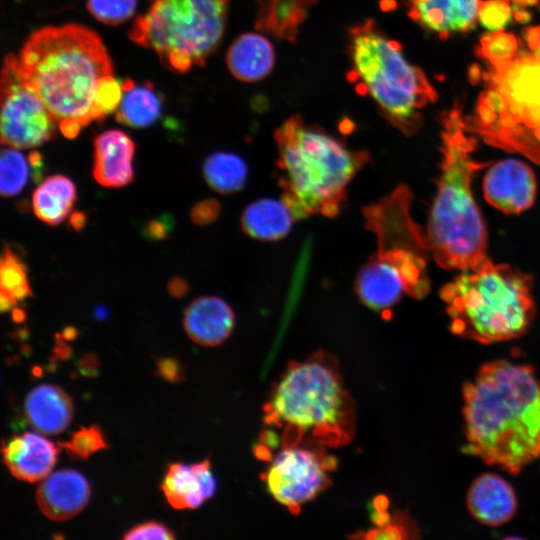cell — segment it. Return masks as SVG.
Masks as SVG:
<instances>
[{
    "label": "cell",
    "mask_w": 540,
    "mask_h": 540,
    "mask_svg": "<svg viewBox=\"0 0 540 540\" xmlns=\"http://www.w3.org/2000/svg\"><path fill=\"white\" fill-rule=\"evenodd\" d=\"M57 125L7 55L1 73V143L18 149L38 147L53 138Z\"/></svg>",
    "instance_id": "11"
},
{
    "label": "cell",
    "mask_w": 540,
    "mask_h": 540,
    "mask_svg": "<svg viewBox=\"0 0 540 540\" xmlns=\"http://www.w3.org/2000/svg\"><path fill=\"white\" fill-rule=\"evenodd\" d=\"M486 201L506 214L528 209L534 202L536 181L532 169L516 159L497 162L483 181Z\"/></svg>",
    "instance_id": "12"
},
{
    "label": "cell",
    "mask_w": 540,
    "mask_h": 540,
    "mask_svg": "<svg viewBox=\"0 0 540 540\" xmlns=\"http://www.w3.org/2000/svg\"><path fill=\"white\" fill-rule=\"evenodd\" d=\"M348 52V78L357 91L374 100L402 132H415L419 110L436 99V92L424 73L407 61L400 44L367 20L350 30Z\"/></svg>",
    "instance_id": "7"
},
{
    "label": "cell",
    "mask_w": 540,
    "mask_h": 540,
    "mask_svg": "<svg viewBox=\"0 0 540 540\" xmlns=\"http://www.w3.org/2000/svg\"><path fill=\"white\" fill-rule=\"evenodd\" d=\"M465 451L510 473L540 457V381L526 365L498 360L464 387Z\"/></svg>",
    "instance_id": "2"
},
{
    "label": "cell",
    "mask_w": 540,
    "mask_h": 540,
    "mask_svg": "<svg viewBox=\"0 0 540 540\" xmlns=\"http://www.w3.org/2000/svg\"><path fill=\"white\" fill-rule=\"evenodd\" d=\"M85 223L86 217L81 212H75L70 217L69 224L76 231L81 230L85 226Z\"/></svg>",
    "instance_id": "43"
},
{
    "label": "cell",
    "mask_w": 540,
    "mask_h": 540,
    "mask_svg": "<svg viewBox=\"0 0 540 540\" xmlns=\"http://www.w3.org/2000/svg\"><path fill=\"white\" fill-rule=\"evenodd\" d=\"M232 75L243 82H256L270 74L275 63L272 43L258 33H245L231 44L226 55Z\"/></svg>",
    "instance_id": "21"
},
{
    "label": "cell",
    "mask_w": 540,
    "mask_h": 540,
    "mask_svg": "<svg viewBox=\"0 0 540 540\" xmlns=\"http://www.w3.org/2000/svg\"><path fill=\"white\" fill-rule=\"evenodd\" d=\"M216 480L208 459L184 465L173 463L169 466L161 489L175 509H195L215 492Z\"/></svg>",
    "instance_id": "18"
},
{
    "label": "cell",
    "mask_w": 540,
    "mask_h": 540,
    "mask_svg": "<svg viewBox=\"0 0 540 540\" xmlns=\"http://www.w3.org/2000/svg\"><path fill=\"white\" fill-rule=\"evenodd\" d=\"M335 467L336 459L326 453L323 445L303 443L282 447L271 459L263 479L274 500L297 514L328 488L329 472Z\"/></svg>",
    "instance_id": "10"
},
{
    "label": "cell",
    "mask_w": 540,
    "mask_h": 540,
    "mask_svg": "<svg viewBox=\"0 0 540 540\" xmlns=\"http://www.w3.org/2000/svg\"><path fill=\"white\" fill-rule=\"evenodd\" d=\"M513 18V7L510 5V0H487L480 4L479 23L491 32L503 30L512 22Z\"/></svg>",
    "instance_id": "33"
},
{
    "label": "cell",
    "mask_w": 540,
    "mask_h": 540,
    "mask_svg": "<svg viewBox=\"0 0 540 540\" xmlns=\"http://www.w3.org/2000/svg\"><path fill=\"white\" fill-rule=\"evenodd\" d=\"M203 174L213 190L231 194L245 185L248 168L240 156L230 152H216L205 160Z\"/></svg>",
    "instance_id": "27"
},
{
    "label": "cell",
    "mask_w": 540,
    "mask_h": 540,
    "mask_svg": "<svg viewBox=\"0 0 540 540\" xmlns=\"http://www.w3.org/2000/svg\"><path fill=\"white\" fill-rule=\"evenodd\" d=\"M408 15L441 37L475 28L481 0H407Z\"/></svg>",
    "instance_id": "16"
},
{
    "label": "cell",
    "mask_w": 540,
    "mask_h": 540,
    "mask_svg": "<svg viewBox=\"0 0 540 540\" xmlns=\"http://www.w3.org/2000/svg\"><path fill=\"white\" fill-rule=\"evenodd\" d=\"M0 308L5 312L32 296L27 267L20 255L5 245L0 261Z\"/></svg>",
    "instance_id": "28"
},
{
    "label": "cell",
    "mask_w": 540,
    "mask_h": 540,
    "mask_svg": "<svg viewBox=\"0 0 540 540\" xmlns=\"http://www.w3.org/2000/svg\"><path fill=\"white\" fill-rule=\"evenodd\" d=\"M513 4L518 6H528V5H535L538 0H511Z\"/></svg>",
    "instance_id": "48"
},
{
    "label": "cell",
    "mask_w": 540,
    "mask_h": 540,
    "mask_svg": "<svg viewBox=\"0 0 540 540\" xmlns=\"http://www.w3.org/2000/svg\"><path fill=\"white\" fill-rule=\"evenodd\" d=\"M183 324L191 340L213 347L223 343L232 333L235 315L232 308L217 296H202L191 302Z\"/></svg>",
    "instance_id": "17"
},
{
    "label": "cell",
    "mask_w": 540,
    "mask_h": 540,
    "mask_svg": "<svg viewBox=\"0 0 540 540\" xmlns=\"http://www.w3.org/2000/svg\"><path fill=\"white\" fill-rule=\"evenodd\" d=\"M122 87L123 95L115 111L117 121L133 128L153 124L161 112V99L152 84L136 85L126 79Z\"/></svg>",
    "instance_id": "26"
},
{
    "label": "cell",
    "mask_w": 540,
    "mask_h": 540,
    "mask_svg": "<svg viewBox=\"0 0 540 540\" xmlns=\"http://www.w3.org/2000/svg\"><path fill=\"white\" fill-rule=\"evenodd\" d=\"M157 374L169 382H179L183 379L180 363L171 357L160 358L158 360Z\"/></svg>",
    "instance_id": "37"
},
{
    "label": "cell",
    "mask_w": 540,
    "mask_h": 540,
    "mask_svg": "<svg viewBox=\"0 0 540 540\" xmlns=\"http://www.w3.org/2000/svg\"><path fill=\"white\" fill-rule=\"evenodd\" d=\"M25 417L36 431L53 435L69 425L73 404L70 396L60 387L42 384L29 392L24 403Z\"/></svg>",
    "instance_id": "20"
},
{
    "label": "cell",
    "mask_w": 540,
    "mask_h": 540,
    "mask_svg": "<svg viewBox=\"0 0 540 540\" xmlns=\"http://www.w3.org/2000/svg\"><path fill=\"white\" fill-rule=\"evenodd\" d=\"M137 0H88V11L100 22L118 25L135 13Z\"/></svg>",
    "instance_id": "32"
},
{
    "label": "cell",
    "mask_w": 540,
    "mask_h": 540,
    "mask_svg": "<svg viewBox=\"0 0 540 540\" xmlns=\"http://www.w3.org/2000/svg\"><path fill=\"white\" fill-rule=\"evenodd\" d=\"M29 159L18 148L4 147L0 160V191L3 197H13L25 187L29 178Z\"/></svg>",
    "instance_id": "29"
},
{
    "label": "cell",
    "mask_w": 540,
    "mask_h": 540,
    "mask_svg": "<svg viewBox=\"0 0 540 540\" xmlns=\"http://www.w3.org/2000/svg\"><path fill=\"white\" fill-rule=\"evenodd\" d=\"M479 52L494 68H500L516 58L518 41L513 34L495 31L481 38Z\"/></svg>",
    "instance_id": "30"
},
{
    "label": "cell",
    "mask_w": 540,
    "mask_h": 540,
    "mask_svg": "<svg viewBox=\"0 0 540 540\" xmlns=\"http://www.w3.org/2000/svg\"><path fill=\"white\" fill-rule=\"evenodd\" d=\"M513 15L514 19L520 23H527L531 20L530 12L515 4L513 5Z\"/></svg>",
    "instance_id": "44"
},
{
    "label": "cell",
    "mask_w": 540,
    "mask_h": 540,
    "mask_svg": "<svg viewBox=\"0 0 540 540\" xmlns=\"http://www.w3.org/2000/svg\"><path fill=\"white\" fill-rule=\"evenodd\" d=\"M533 56H534L537 60H540V46L534 50Z\"/></svg>",
    "instance_id": "49"
},
{
    "label": "cell",
    "mask_w": 540,
    "mask_h": 540,
    "mask_svg": "<svg viewBox=\"0 0 540 540\" xmlns=\"http://www.w3.org/2000/svg\"><path fill=\"white\" fill-rule=\"evenodd\" d=\"M318 0H257L255 26L274 37L295 41L308 12Z\"/></svg>",
    "instance_id": "24"
},
{
    "label": "cell",
    "mask_w": 540,
    "mask_h": 540,
    "mask_svg": "<svg viewBox=\"0 0 540 540\" xmlns=\"http://www.w3.org/2000/svg\"><path fill=\"white\" fill-rule=\"evenodd\" d=\"M467 505L481 523L497 526L510 520L516 511V497L512 487L501 477L484 474L472 483Z\"/></svg>",
    "instance_id": "19"
},
{
    "label": "cell",
    "mask_w": 540,
    "mask_h": 540,
    "mask_svg": "<svg viewBox=\"0 0 540 540\" xmlns=\"http://www.w3.org/2000/svg\"><path fill=\"white\" fill-rule=\"evenodd\" d=\"M77 331L73 327H68L64 330L63 338L66 340H72L76 336Z\"/></svg>",
    "instance_id": "47"
},
{
    "label": "cell",
    "mask_w": 540,
    "mask_h": 540,
    "mask_svg": "<svg viewBox=\"0 0 540 540\" xmlns=\"http://www.w3.org/2000/svg\"><path fill=\"white\" fill-rule=\"evenodd\" d=\"M12 318L15 322H22L25 319V313L21 309L14 308Z\"/></svg>",
    "instance_id": "46"
},
{
    "label": "cell",
    "mask_w": 540,
    "mask_h": 540,
    "mask_svg": "<svg viewBox=\"0 0 540 540\" xmlns=\"http://www.w3.org/2000/svg\"><path fill=\"white\" fill-rule=\"evenodd\" d=\"M230 0H152L128 35L171 70L204 64L223 36Z\"/></svg>",
    "instance_id": "8"
},
{
    "label": "cell",
    "mask_w": 540,
    "mask_h": 540,
    "mask_svg": "<svg viewBox=\"0 0 540 540\" xmlns=\"http://www.w3.org/2000/svg\"><path fill=\"white\" fill-rule=\"evenodd\" d=\"M174 534L163 524L146 522L127 531L124 539H174Z\"/></svg>",
    "instance_id": "35"
},
{
    "label": "cell",
    "mask_w": 540,
    "mask_h": 540,
    "mask_svg": "<svg viewBox=\"0 0 540 540\" xmlns=\"http://www.w3.org/2000/svg\"><path fill=\"white\" fill-rule=\"evenodd\" d=\"M440 297L451 331L485 344L522 335L535 314L531 277L489 258L462 270L441 288Z\"/></svg>",
    "instance_id": "6"
},
{
    "label": "cell",
    "mask_w": 540,
    "mask_h": 540,
    "mask_svg": "<svg viewBox=\"0 0 540 540\" xmlns=\"http://www.w3.org/2000/svg\"><path fill=\"white\" fill-rule=\"evenodd\" d=\"M10 57L65 137L75 138L82 127L99 121L97 94L113 76V66L93 30L75 23L43 27L30 35L18 55Z\"/></svg>",
    "instance_id": "1"
},
{
    "label": "cell",
    "mask_w": 540,
    "mask_h": 540,
    "mask_svg": "<svg viewBox=\"0 0 540 540\" xmlns=\"http://www.w3.org/2000/svg\"><path fill=\"white\" fill-rule=\"evenodd\" d=\"M220 213L219 203L214 199H208L197 203L191 210V220L197 225H207L218 217Z\"/></svg>",
    "instance_id": "36"
},
{
    "label": "cell",
    "mask_w": 540,
    "mask_h": 540,
    "mask_svg": "<svg viewBox=\"0 0 540 540\" xmlns=\"http://www.w3.org/2000/svg\"><path fill=\"white\" fill-rule=\"evenodd\" d=\"M60 447L66 449L70 458L87 459L92 453L107 448L101 430L92 425L88 428L81 427L72 434L69 441L58 442Z\"/></svg>",
    "instance_id": "31"
},
{
    "label": "cell",
    "mask_w": 540,
    "mask_h": 540,
    "mask_svg": "<svg viewBox=\"0 0 540 540\" xmlns=\"http://www.w3.org/2000/svg\"><path fill=\"white\" fill-rule=\"evenodd\" d=\"M57 337V344L54 349V353L56 354V357L60 359H67L71 355V348L65 344L64 338L61 339L59 334L56 335Z\"/></svg>",
    "instance_id": "42"
},
{
    "label": "cell",
    "mask_w": 540,
    "mask_h": 540,
    "mask_svg": "<svg viewBox=\"0 0 540 540\" xmlns=\"http://www.w3.org/2000/svg\"><path fill=\"white\" fill-rule=\"evenodd\" d=\"M296 220L281 199L261 198L249 204L241 215V227L250 237L275 241L285 237Z\"/></svg>",
    "instance_id": "23"
},
{
    "label": "cell",
    "mask_w": 540,
    "mask_h": 540,
    "mask_svg": "<svg viewBox=\"0 0 540 540\" xmlns=\"http://www.w3.org/2000/svg\"><path fill=\"white\" fill-rule=\"evenodd\" d=\"M188 291V285L180 277L172 278L168 283V292L174 298L183 297Z\"/></svg>",
    "instance_id": "40"
},
{
    "label": "cell",
    "mask_w": 540,
    "mask_h": 540,
    "mask_svg": "<svg viewBox=\"0 0 540 540\" xmlns=\"http://www.w3.org/2000/svg\"><path fill=\"white\" fill-rule=\"evenodd\" d=\"M76 188L68 177L56 174L44 179L33 192L32 207L38 219L46 224H60L71 212Z\"/></svg>",
    "instance_id": "25"
},
{
    "label": "cell",
    "mask_w": 540,
    "mask_h": 540,
    "mask_svg": "<svg viewBox=\"0 0 540 540\" xmlns=\"http://www.w3.org/2000/svg\"><path fill=\"white\" fill-rule=\"evenodd\" d=\"M94 145L93 175L102 186L120 188L134 177L133 140L123 131L112 129L96 136Z\"/></svg>",
    "instance_id": "14"
},
{
    "label": "cell",
    "mask_w": 540,
    "mask_h": 540,
    "mask_svg": "<svg viewBox=\"0 0 540 540\" xmlns=\"http://www.w3.org/2000/svg\"><path fill=\"white\" fill-rule=\"evenodd\" d=\"M415 530L408 518L401 514L392 515L385 525L355 532L353 539H407L414 537Z\"/></svg>",
    "instance_id": "34"
},
{
    "label": "cell",
    "mask_w": 540,
    "mask_h": 540,
    "mask_svg": "<svg viewBox=\"0 0 540 540\" xmlns=\"http://www.w3.org/2000/svg\"><path fill=\"white\" fill-rule=\"evenodd\" d=\"M59 449L46 438L26 432L3 444V459L12 475L36 482L44 479L56 463Z\"/></svg>",
    "instance_id": "15"
},
{
    "label": "cell",
    "mask_w": 540,
    "mask_h": 540,
    "mask_svg": "<svg viewBox=\"0 0 540 540\" xmlns=\"http://www.w3.org/2000/svg\"><path fill=\"white\" fill-rule=\"evenodd\" d=\"M77 366L83 375L95 377L98 373L99 361L94 354H86L79 359Z\"/></svg>",
    "instance_id": "39"
},
{
    "label": "cell",
    "mask_w": 540,
    "mask_h": 540,
    "mask_svg": "<svg viewBox=\"0 0 540 540\" xmlns=\"http://www.w3.org/2000/svg\"><path fill=\"white\" fill-rule=\"evenodd\" d=\"M90 497V487L80 473L59 470L40 483L36 491L37 504L51 520L64 521L83 510Z\"/></svg>",
    "instance_id": "13"
},
{
    "label": "cell",
    "mask_w": 540,
    "mask_h": 540,
    "mask_svg": "<svg viewBox=\"0 0 540 540\" xmlns=\"http://www.w3.org/2000/svg\"><path fill=\"white\" fill-rule=\"evenodd\" d=\"M355 290L360 300L376 311L393 307L406 293L401 277L375 257L360 269Z\"/></svg>",
    "instance_id": "22"
},
{
    "label": "cell",
    "mask_w": 540,
    "mask_h": 540,
    "mask_svg": "<svg viewBox=\"0 0 540 540\" xmlns=\"http://www.w3.org/2000/svg\"><path fill=\"white\" fill-rule=\"evenodd\" d=\"M480 68L478 65L473 64L469 70V78L472 83H477L480 80Z\"/></svg>",
    "instance_id": "45"
},
{
    "label": "cell",
    "mask_w": 540,
    "mask_h": 540,
    "mask_svg": "<svg viewBox=\"0 0 540 540\" xmlns=\"http://www.w3.org/2000/svg\"><path fill=\"white\" fill-rule=\"evenodd\" d=\"M465 129L457 112L445 121L441 176L426 234L435 262L444 269L461 271L488 258L487 233L471 183L474 174L489 162L473 158L476 141Z\"/></svg>",
    "instance_id": "5"
},
{
    "label": "cell",
    "mask_w": 540,
    "mask_h": 540,
    "mask_svg": "<svg viewBox=\"0 0 540 540\" xmlns=\"http://www.w3.org/2000/svg\"><path fill=\"white\" fill-rule=\"evenodd\" d=\"M282 200L295 219L334 217L346 198L348 184L369 161V153L353 150L342 140L300 116H291L275 131Z\"/></svg>",
    "instance_id": "4"
},
{
    "label": "cell",
    "mask_w": 540,
    "mask_h": 540,
    "mask_svg": "<svg viewBox=\"0 0 540 540\" xmlns=\"http://www.w3.org/2000/svg\"><path fill=\"white\" fill-rule=\"evenodd\" d=\"M171 229L170 220L168 218H159L151 220L144 228V234L151 239L161 240L168 236Z\"/></svg>",
    "instance_id": "38"
},
{
    "label": "cell",
    "mask_w": 540,
    "mask_h": 540,
    "mask_svg": "<svg viewBox=\"0 0 540 540\" xmlns=\"http://www.w3.org/2000/svg\"><path fill=\"white\" fill-rule=\"evenodd\" d=\"M412 198L410 188L400 185L365 207L363 215L366 227L376 236L375 258L402 278L408 295L421 299L430 288L427 262L431 252L426 235L411 216Z\"/></svg>",
    "instance_id": "9"
},
{
    "label": "cell",
    "mask_w": 540,
    "mask_h": 540,
    "mask_svg": "<svg viewBox=\"0 0 540 540\" xmlns=\"http://www.w3.org/2000/svg\"><path fill=\"white\" fill-rule=\"evenodd\" d=\"M264 422L282 429L281 447L318 443L338 447L355 432L354 402L336 359L318 351L288 364L264 404Z\"/></svg>",
    "instance_id": "3"
},
{
    "label": "cell",
    "mask_w": 540,
    "mask_h": 540,
    "mask_svg": "<svg viewBox=\"0 0 540 540\" xmlns=\"http://www.w3.org/2000/svg\"><path fill=\"white\" fill-rule=\"evenodd\" d=\"M523 37L533 50L540 46V27H530L523 30Z\"/></svg>",
    "instance_id": "41"
}]
</instances>
